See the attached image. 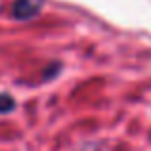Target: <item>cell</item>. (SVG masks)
I'll return each mask as SVG.
<instances>
[{"mask_svg": "<svg viewBox=\"0 0 151 151\" xmlns=\"http://www.w3.org/2000/svg\"><path fill=\"white\" fill-rule=\"evenodd\" d=\"M42 0H15L12 6V15L15 19H31L40 12Z\"/></svg>", "mask_w": 151, "mask_h": 151, "instance_id": "1", "label": "cell"}, {"mask_svg": "<svg viewBox=\"0 0 151 151\" xmlns=\"http://www.w3.org/2000/svg\"><path fill=\"white\" fill-rule=\"evenodd\" d=\"M14 109V100L8 94H0V113H10Z\"/></svg>", "mask_w": 151, "mask_h": 151, "instance_id": "2", "label": "cell"}]
</instances>
